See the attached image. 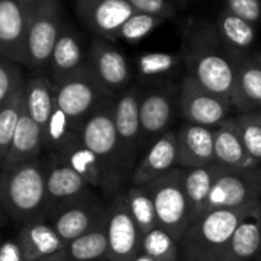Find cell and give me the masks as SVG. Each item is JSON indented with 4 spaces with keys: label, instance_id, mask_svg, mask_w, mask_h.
Wrapping results in <instances>:
<instances>
[{
    "label": "cell",
    "instance_id": "6da1fadb",
    "mask_svg": "<svg viewBox=\"0 0 261 261\" xmlns=\"http://www.w3.org/2000/svg\"><path fill=\"white\" fill-rule=\"evenodd\" d=\"M0 206L14 220L24 222L46 213L44 162L40 159L3 165Z\"/></svg>",
    "mask_w": 261,
    "mask_h": 261
},
{
    "label": "cell",
    "instance_id": "7a4b0ae2",
    "mask_svg": "<svg viewBox=\"0 0 261 261\" xmlns=\"http://www.w3.org/2000/svg\"><path fill=\"white\" fill-rule=\"evenodd\" d=\"M115 98L112 96L104 101L96 110H93L78 128L80 141L96 156L101 164L106 193H116L128 174L124 170L118 135L115 128L113 110Z\"/></svg>",
    "mask_w": 261,
    "mask_h": 261
},
{
    "label": "cell",
    "instance_id": "3957f363",
    "mask_svg": "<svg viewBox=\"0 0 261 261\" xmlns=\"http://www.w3.org/2000/svg\"><path fill=\"white\" fill-rule=\"evenodd\" d=\"M208 210L197 217L179 242L180 261H219L239 223L254 210Z\"/></svg>",
    "mask_w": 261,
    "mask_h": 261
},
{
    "label": "cell",
    "instance_id": "277c9868",
    "mask_svg": "<svg viewBox=\"0 0 261 261\" xmlns=\"http://www.w3.org/2000/svg\"><path fill=\"white\" fill-rule=\"evenodd\" d=\"M188 75L211 93L231 102L236 86L234 60L216 40L203 34L193 35L185 49ZM232 104V102H231Z\"/></svg>",
    "mask_w": 261,
    "mask_h": 261
},
{
    "label": "cell",
    "instance_id": "5b68a950",
    "mask_svg": "<svg viewBox=\"0 0 261 261\" xmlns=\"http://www.w3.org/2000/svg\"><path fill=\"white\" fill-rule=\"evenodd\" d=\"M148 190L158 225L171 234L177 242L191 225L190 206L184 188V168L177 167L145 185Z\"/></svg>",
    "mask_w": 261,
    "mask_h": 261
},
{
    "label": "cell",
    "instance_id": "8992f818",
    "mask_svg": "<svg viewBox=\"0 0 261 261\" xmlns=\"http://www.w3.org/2000/svg\"><path fill=\"white\" fill-rule=\"evenodd\" d=\"M112 96L115 95L99 84L90 67L54 84L55 106L66 115L76 133L84 119Z\"/></svg>",
    "mask_w": 261,
    "mask_h": 261
},
{
    "label": "cell",
    "instance_id": "52a82bcc",
    "mask_svg": "<svg viewBox=\"0 0 261 261\" xmlns=\"http://www.w3.org/2000/svg\"><path fill=\"white\" fill-rule=\"evenodd\" d=\"M64 20L61 18L60 0H43L29 17L28 24V63L32 72L47 69L50 54L60 35Z\"/></svg>",
    "mask_w": 261,
    "mask_h": 261
},
{
    "label": "cell",
    "instance_id": "ba28073f",
    "mask_svg": "<svg viewBox=\"0 0 261 261\" xmlns=\"http://www.w3.org/2000/svg\"><path fill=\"white\" fill-rule=\"evenodd\" d=\"M261 197V168L252 170H220L205 211L208 210H239L257 205Z\"/></svg>",
    "mask_w": 261,
    "mask_h": 261
},
{
    "label": "cell",
    "instance_id": "9c48e42d",
    "mask_svg": "<svg viewBox=\"0 0 261 261\" xmlns=\"http://www.w3.org/2000/svg\"><path fill=\"white\" fill-rule=\"evenodd\" d=\"M107 208L90 193L70 199L44 214L57 234L66 242H72L87 231L99 226L106 220Z\"/></svg>",
    "mask_w": 261,
    "mask_h": 261
},
{
    "label": "cell",
    "instance_id": "30bf717a",
    "mask_svg": "<svg viewBox=\"0 0 261 261\" xmlns=\"http://www.w3.org/2000/svg\"><path fill=\"white\" fill-rule=\"evenodd\" d=\"M106 237L109 261H132L141 252L142 234L127 208L124 193L116 194L107 206Z\"/></svg>",
    "mask_w": 261,
    "mask_h": 261
},
{
    "label": "cell",
    "instance_id": "8fae6325",
    "mask_svg": "<svg viewBox=\"0 0 261 261\" xmlns=\"http://www.w3.org/2000/svg\"><path fill=\"white\" fill-rule=\"evenodd\" d=\"M139 98H141V90L136 86L127 87L115 98V110H113L115 128L118 135L124 170L128 174V177L136 165L138 153L142 148Z\"/></svg>",
    "mask_w": 261,
    "mask_h": 261
},
{
    "label": "cell",
    "instance_id": "7c38bea8",
    "mask_svg": "<svg viewBox=\"0 0 261 261\" xmlns=\"http://www.w3.org/2000/svg\"><path fill=\"white\" fill-rule=\"evenodd\" d=\"M179 107L188 124L216 128L226 118H229L228 115L232 104L211 93L187 73L180 86Z\"/></svg>",
    "mask_w": 261,
    "mask_h": 261
},
{
    "label": "cell",
    "instance_id": "4fadbf2b",
    "mask_svg": "<svg viewBox=\"0 0 261 261\" xmlns=\"http://www.w3.org/2000/svg\"><path fill=\"white\" fill-rule=\"evenodd\" d=\"M176 90L170 86H158L141 92L139 121L142 147L150 145L168 132L176 109Z\"/></svg>",
    "mask_w": 261,
    "mask_h": 261
},
{
    "label": "cell",
    "instance_id": "5bb4252c",
    "mask_svg": "<svg viewBox=\"0 0 261 261\" xmlns=\"http://www.w3.org/2000/svg\"><path fill=\"white\" fill-rule=\"evenodd\" d=\"M75 12L93 37L110 41L136 11L127 0H75Z\"/></svg>",
    "mask_w": 261,
    "mask_h": 261
},
{
    "label": "cell",
    "instance_id": "9a60e30c",
    "mask_svg": "<svg viewBox=\"0 0 261 261\" xmlns=\"http://www.w3.org/2000/svg\"><path fill=\"white\" fill-rule=\"evenodd\" d=\"M87 63L99 84L112 95H118L128 87L132 72L127 58L109 40L93 37L89 52Z\"/></svg>",
    "mask_w": 261,
    "mask_h": 261
},
{
    "label": "cell",
    "instance_id": "2e32d148",
    "mask_svg": "<svg viewBox=\"0 0 261 261\" xmlns=\"http://www.w3.org/2000/svg\"><path fill=\"white\" fill-rule=\"evenodd\" d=\"M29 17L15 0H0V57L18 66L28 63Z\"/></svg>",
    "mask_w": 261,
    "mask_h": 261
},
{
    "label": "cell",
    "instance_id": "e0dca14e",
    "mask_svg": "<svg viewBox=\"0 0 261 261\" xmlns=\"http://www.w3.org/2000/svg\"><path fill=\"white\" fill-rule=\"evenodd\" d=\"M177 167V132L168 130L148 145V150L136 162L128 179L132 185L144 187Z\"/></svg>",
    "mask_w": 261,
    "mask_h": 261
},
{
    "label": "cell",
    "instance_id": "ac0fdd59",
    "mask_svg": "<svg viewBox=\"0 0 261 261\" xmlns=\"http://www.w3.org/2000/svg\"><path fill=\"white\" fill-rule=\"evenodd\" d=\"M87 67V54L83 49L80 35L67 21H64L47 63V78L52 84H55L80 73Z\"/></svg>",
    "mask_w": 261,
    "mask_h": 261
},
{
    "label": "cell",
    "instance_id": "d6986e66",
    "mask_svg": "<svg viewBox=\"0 0 261 261\" xmlns=\"http://www.w3.org/2000/svg\"><path fill=\"white\" fill-rule=\"evenodd\" d=\"M44 179L46 213L70 199H75L90 191V185L73 168H70L57 153H52L49 159L44 162Z\"/></svg>",
    "mask_w": 261,
    "mask_h": 261
},
{
    "label": "cell",
    "instance_id": "ffe728a7",
    "mask_svg": "<svg viewBox=\"0 0 261 261\" xmlns=\"http://www.w3.org/2000/svg\"><path fill=\"white\" fill-rule=\"evenodd\" d=\"M26 261H35L63 252L66 242L57 234L44 216L21 222L15 237Z\"/></svg>",
    "mask_w": 261,
    "mask_h": 261
},
{
    "label": "cell",
    "instance_id": "44dd1931",
    "mask_svg": "<svg viewBox=\"0 0 261 261\" xmlns=\"http://www.w3.org/2000/svg\"><path fill=\"white\" fill-rule=\"evenodd\" d=\"M177 162L184 170L214 162V128L185 124L177 132Z\"/></svg>",
    "mask_w": 261,
    "mask_h": 261
},
{
    "label": "cell",
    "instance_id": "7402d4cb",
    "mask_svg": "<svg viewBox=\"0 0 261 261\" xmlns=\"http://www.w3.org/2000/svg\"><path fill=\"white\" fill-rule=\"evenodd\" d=\"M214 162L231 170L261 168V164L246 153L232 118H226L214 128Z\"/></svg>",
    "mask_w": 261,
    "mask_h": 261
},
{
    "label": "cell",
    "instance_id": "603a6c76",
    "mask_svg": "<svg viewBox=\"0 0 261 261\" xmlns=\"http://www.w3.org/2000/svg\"><path fill=\"white\" fill-rule=\"evenodd\" d=\"M261 255V214L258 203L239 223L219 261H254Z\"/></svg>",
    "mask_w": 261,
    "mask_h": 261
},
{
    "label": "cell",
    "instance_id": "cb8c5ba5",
    "mask_svg": "<svg viewBox=\"0 0 261 261\" xmlns=\"http://www.w3.org/2000/svg\"><path fill=\"white\" fill-rule=\"evenodd\" d=\"M236 69V86L232 107L240 113H251L261 109V69L254 60L232 57Z\"/></svg>",
    "mask_w": 261,
    "mask_h": 261
},
{
    "label": "cell",
    "instance_id": "d4e9b609",
    "mask_svg": "<svg viewBox=\"0 0 261 261\" xmlns=\"http://www.w3.org/2000/svg\"><path fill=\"white\" fill-rule=\"evenodd\" d=\"M44 150V142H43V132L38 127V124L28 115L24 104L20 112L11 147L6 156V164H20V162H28L38 159L41 151Z\"/></svg>",
    "mask_w": 261,
    "mask_h": 261
},
{
    "label": "cell",
    "instance_id": "484cf974",
    "mask_svg": "<svg viewBox=\"0 0 261 261\" xmlns=\"http://www.w3.org/2000/svg\"><path fill=\"white\" fill-rule=\"evenodd\" d=\"M54 153H57L70 168H73L90 187L102 188L104 176L101 164L96 159V156L80 141L78 133L70 136Z\"/></svg>",
    "mask_w": 261,
    "mask_h": 261
},
{
    "label": "cell",
    "instance_id": "4316f807",
    "mask_svg": "<svg viewBox=\"0 0 261 261\" xmlns=\"http://www.w3.org/2000/svg\"><path fill=\"white\" fill-rule=\"evenodd\" d=\"M23 92H24V109L28 115L38 124L44 136L49 119L55 109L54 84L47 76L35 75L24 81Z\"/></svg>",
    "mask_w": 261,
    "mask_h": 261
},
{
    "label": "cell",
    "instance_id": "83f0119b",
    "mask_svg": "<svg viewBox=\"0 0 261 261\" xmlns=\"http://www.w3.org/2000/svg\"><path fill=\"white\" fill-rule=\"evenodd\" d=\"M220 170L222 167L217 165L216 162L206 167L184 170V188H185V194H187V200L190 206L191 223L205 213L206 200L210 197L211 188Z\"/></svg>",
    "mask_w": 261,
    "mask_h": 261
},
{
    "label": "cell",
    "instance_id": "f1b7e54d",
    "mask_svg": "<svg viewBox=\"0 0 261 261\" xmlns=\"http://www.w3.org/2000/svg\"><path fill=\"white\" fill-rule=\"evenodd\" d=\"M64 252L70 261H109L106 220L99 226L66 243Z\"/></svg>",
    "mask_w": 261,
    "mask_h": 261
},
{
    "label": "cell",
    "instance_id": "f546056e",
    "mask_svg": "<svg viewBox=\"0 0 261 261\" xmlns=\"http://www.w3.org/2000/svg\"><path fill=\"white\" fill-rule=\"evenodd\" d=\"M124 196H125L127 208L142 236L145 232H148L150 229L159 226L153 199H151L148 190L145 188V185L144 187L130 185V188H127Z\"/></svg>",
    "mask_w": 261,
    "mask_h": 261
},
{
    "label": "cell",
    "instance_id": "4dcf8cb0",
    "mask_svg": "<svg viewBox=\"0 0 261 261\" xmlns=\"http://www.w3.org/2000/svg\"><path fill=\"white\" fill-rule=\"evenodd\" d=\"M141 252L153 261H180L179 242L161 226H156L142 236Z\"/></svg>",
    "mask_w": 261,
    "mask_h": 261
},
{
    "label": "cell",
    "instance_id": "1f68e13d",
    "mask_svg": "<svg viewBox=\"0 0 261 261\" xmlns=\"http://www.w3.org/2000/svg\"><path fill=\"white\" fill-rule=\"evenodd\" d=\"M24 86V83H23ZM21 89L0 109V165H5L6 156L11 147L12 135L24 104V92Z\"/></svg>",
    "mask_w": 261,
    "mask_h": 261
},
{
    "label": "cell",
    "instance_id": "d6a6232c",
    "mask_svg": "<svg viewBox=\"0 0 261 261\" xmlns=\"http://www.w3.org/2000/svg\"><path fill=\"white\" fill-rule=\"evenodd\" d=\"M219 32L234 49H248L254 44L255 29L251 23L225 11L219 20Z\"/></svg>",
    "mask_w": 261,
    "mask_h": 261
},
{
    "label": "cell",
    "instance_id": "836d02e7",
    "mask_svg": "<svg viewBox=\"0 0 261 261\" xmlns=\"http://www.w3.org/2000/svg\"><path fill=\"white\" fill-rule=\"evenodd\" d=\"M234 125L246 153L261 164V121L255 112L234 116Z\"/></svg>",
    "mask_w": 261,
    "mask_h": 261
},
{
    "label": "cell",
    "instance_id": "e575fe53",
    "mask_svg": "<svg viewBox=\"0 0 261 261\" xmlns=\"http://www.w3.org/2000/svg\"><path fill=\"white\" fill-rule=\"evenodd\" d=\"M177 64H179V58L173 54H165V52L144 54L136 61L139 75L148 80L162 78L171 73L177 67Z\"/></svg>",
    "mask_w": 261,
    "mask_h": 261
},
{
    "label": "cell",
    "instance_id": "d590c367",
    "mask_svg": "<svg viewBox=\"0 0 261 261\" xmlns=\"http://www.w3.org/2000/svg\"><path fill=\"white\" fill-rule=\"evenodd\" d=\"M162 21H164V18H161V17L150 15V14H142V12H135L119 28L116 38L125 40L128 43H136V41L145 38L159 24H162Z\"/></svg>",
    "mask_w": 261,
    "mask_h": 261
},
{
    "label": "cell",
    "instance_id": "8d00e7d4",
    "mask_svg": "<svg viewBox=\"0 0 261 261\" xmlns=\"http://www.w3.org/2000/svg\"><path fill=\"white\" fill-rule=\"evenodd\" d=\"M76 132L72 128L69 119L66 118V115L55 106L52 116L49 119L47 128L44 132L43 136V142H44V150L49 151H57L70 136H73Z\"/></svg>",
    "mask_w": 261,
    "mask_h": 261
},
{
    "label": "cell",
    "instance_id": "74e56055",
    "mask_svg": "<svg viewBox=\"0 0 261 261\" xmlns=\"http://www.w3.org/2000/svg\"><path fill=\"white\" fill-rule=\"evenodd\" d=\"M23 83L20 66L0 57V109L21 89Z\"/></svg>",
    "mask_w": 261,
    "mask_h": 261
},
{
    "label": "cell",
    "instance_id": "f35d334b",
    "mask_svg": "<svg viewBox=\"0 0 261 261\" xmlns=\"http://www.w3.org/2000/svg\"><path fill=\"white\" fill-rule=\"evenodd\" d=\"M226 6L231 14L251 24L261 18L260 0H226Z\"/></svg>",
    "mask_w": 261,
    "mask_h": 261
},
{
    "label": "cell",
    "instance_id": "ab89813d",
    "mask_svg": "<svg viewBox=\"0 0 261 261\" xmlns=\"http://www.w3.org/2000/svg\"><path fill=\"white\" fill-rule=\"evenodd\" d=\"M136 12L168 18L174 14V8L170 0H127Z\"/></svg>",
    "mask_w": 261,
    "mask_h": 261
},
{
    "label": "cell",
    "instance_id": "60d3db41",
    "mask_svg": "<svg viewBox=\"0 0 261 261\" xmlns=\"http://www.w3.org/2000/svg\"><path fill=\"white\" fill-rule=\"evenodd\" d=\"M0 261H26L17 240H0Z\"/></svg>",
    "mask_w": 261,
    "mask_h": 261
},
{
    "label": "cell",
    "instance_id": "b9f144b4",
    "mask_svg": "<svg viewBox=\"0 0 261 261\" xmlns=\"http://www.w3.org/2000/svg\"><path fill=\"white\" fill-rule=\"evenodd\" d=\"M15 2H17V3H18V5H20V6H21V8L29 14V15H31V14L35 11V8H37L43 0H15Z\"/></svg>",
    "mask_w": 261,
    "mask_h": 261
},
{
    "label": "cell",
    "instance_id": "7bdbcfd3",
    "mask_svg": "<svg viewBox=\"0 0 261 261\" xmlns=\"http://www.w3.org/2000/svg\"><path fill=\"white\" fill-rule=\"evenodd\" d=\"M35 261H70V260H69V257L66 255V252L63 251V252L54 254V255H50V257H46V258H40V260H35Z\"/></svg>",
    "mask_w": 261,
    "mask_h": 261
},
{
    "label": "cell",
    "instance_id": "ee69618b",
    "mask_svg": "<svg viewBox=\"0 0 261 261\" xmlns=\"http://www.w3.org/2000/svg\"><path fill=\"white\" fill-rule=\"evenodd\" d=\"M132 261H153V260H151L150 257H147L145 254L139 252V254H138V255H136V257H135Z\"/></svg>",
    "mask_w": 261,
    "mask_h": 261
},
{
    "label": "cell",
    "instance_id": "f6af8a7d",
    "mask_svg": "<svg viewBox=\"0 0 261 261\" xmlns=\"http://www.w3.org/2000/svg\"><path fill=\"white\" fill-rule=\"evenodd\" d=\"M254 63H255V64H257V66L261 69V54H258V55L254 58Z\"/></svg>",
    "mask_w": 261,
    "mask_h": 261
},
{
    "label": "cell",
    "instance_id": "bcb514c9",
    "mask_svg": "<svg viewBox=\"0 0 261 261\" xmlns=\"http://www.w3.org/2000/svg\"><path fill=\"white\" fill-rule=\"evenodd\" d=\"M2 182H3V165H0V190H2Z\"/></svg>",
    "mask_w": 261,
    "mask_h": 261
},
{
    "label": "cell",
    "instance_id": "7dc6e473",
    "mask_svg": "<svg viewBox=\"0 0 261 261\" xmlns=\"http://www.w3.org/2000/svg\"><path fill=\"white\" fill-rule=\"evenodd\" d=\"M255 113H257V116H258V118H260V121H261V109H260V110H257V112H255Z\"/></svg>",
    "mask_w": 261,
    "mask_h": 261
},
{
    "label": "cell",
    "instance_id": "c3c4849f",
    "mask_svg": "<svg viewBox=\"0 0 261 261\" xmlns=\"http://www.w3.org/2000/svg\"><path fill=\"white\" fill-rule=\"evenodd\" d=\"M258 210H260V214H261V197H260V200H258Z\"/></svg>",
    "mask_w": 261,
    "mask_h": 261
},
{
    "label": "cell",
    "instance_id": "681fc988",
    "mask_svg": "<svg viewBox=\"0 0 261 261\" xmlns=\"http://www.w3.org/2000/svg\"><path fill=\"white\" fill-rule=\"evenodd\" d=\"M255 261H261V255H260V257H258V258H257V260H255Z\"/></svg>",
    "mask_w": 261,
    "mask_h": 261
}]
</instances>
